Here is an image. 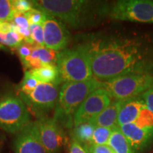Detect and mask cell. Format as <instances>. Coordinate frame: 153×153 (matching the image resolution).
<instances>
[{
    "instance_id": "28",
    "label": "cell",
    "mask_w": 153,
    "mask_h": 153,
    "mask_svg": "<svg viewBox=\"0 0 153 153\" xmlns=\"http://www.w3.org/2000/svg\"><path fill=\"white\" fill-rule=\"evenodd\" d=\"M85 150L88 153H115L108 145H91Z\"/></svg>"
},
{
    "instance_id": "14",
    "label": "cell",
    "mask_w": 153,
    "mask_h": 153,
    "mask_svg": "<svg viewBox=\"0 0 153 153\" xmlns=\"http://www.w3.org/2000/svg\"><path fill=\"white\" fill-rule=\"evenodd\" d=\"M123 103V101H112L109 106L91 120L89 123L95 127L108 128L111 130L118 128V114Z\"/></svg>"
},
{
    "instance_id": "9",
    "label": "cell",
    "mask_w": 153,
    "mask_h": 153,
    "mask_svg": "<svg viewBox=\"0 0 153 153\" xmlns=\"http://www.w3.org/2000/svg\"><path fill=\"white\" fill-rule=\"evenodd\" d=\"M112 102V97L103 87L94 91L83 101L74 115V127L89 122Z\"/></svg>"
},
{
    "instance_id": "29",
    "label": "cell",
    "mask_w": 153,
    "mask_h": 153,
    "mask_svg": "<svg viewBox=\"0 0 153 153\" xmlns=\"http://www.w3.org/2000/svg\"><path fill=\"white\" fill-rule=\"evenodd\" d=\"M33 45L31 44H28L27 43H22L18 47V53L19 56L21 57V60H24L26 57L30 56L32 53V50H33Z\"/></svg>"
},
{
    "instance_id": "11",
    "label": "cell",
    "mask_w": 153,
    "mask_h": 153,
    "mask_svg": "<svg viewBox=\"0 0 153 153\" xmlns=\"http://www.w3.org/2000/svg\"><path fill=\"white\" fill-rule=\"evenodd\" d=\"M42 26L45 47L56 52L66 49L71 36L65 25L58 19L47 15Z\"/></svg>"
},
{
    "instance_id": "22",
    "label": "cell",
    "mask_w": 153,
    "mask_h": 153,
    "mask_svg": "<svg viewBox=\"0 0 153 153\" xmlns=\"http://www.w3.org/2000/svg\"><path fill=\"white\" fill-rule=\"evenodd\" d=\"M133 123L143 128H153V113L148 108H143Z\"/></svg>"
},
{
    "instance_id": "3",
    "label": "cell",
    "mask_w": 153,
    "mask_h": 153,
    "mask_svg": "<svg viewBox=\"0 0 153 153\" xmlns=\"http://www.w3.org/2000/svg\"><path fill=\"white\" fill-rule=\"evenodd\" d=\"M101 87L102 82L94 77L83 82H65L60 89L53 119L61 126L72 128L74 115L79 107L88 96Z\"/></svg>"
},
{
    "instance_id": "31",
    "label": "cell",
    "mask_w": 153,
    "mask_h": 153,
    "mask_svg": "<svg viewBox=\"0 0 153 153\" xmlns=\"http://www.w3.org/2000/svg\"><path fill=\"white\" fill-rule=\"evenodd\" d=\"M12 23L15 26L19 28H29L30 27L29 23H28L27 19L24 14H16V13Z\"/></svg>"
},
{
    "instance_id": "26",
    "label": "cell",
    "mask_w": 153,
    "mask_h": 153,
    "mask_svg": "<svg viewBox=\"0 0 153 153\" xmlns=\"http://www.w3.org/2000/svg\"><path fill=\"white\" fill-rule=\"evenodd\" d=\"M30 38L34 45L45 46L44 45L43 29L42 25H30Z\"/></svg>"
},
{
    "instance_id": "20",
    "label": "cell",
    "mask_w": 153,
    "mask_h": 153,
    "mask_svg": "<svg viewBox=\"0 0 153 153\" xmlns=\"http://www.w3.org/2000/svg\"><path fill=\"white\" fill-rule=\"evenodd\" d=\"M111 132L112 130L108 128L96 127L93 133L91 145H108Z\"/></svg>"
},
{
    "instance_id": "12",
    "label": "cell",
    "mask_w": 153,
    "mask_h": 153,
    "mask_svg": "<svg viewBox=\"0 0 153 153\" xmlns=\"http://www.w3.org/2000/svg\"><path fill=\"white\" fill-rule=\"evenodd\" d=\"M14 149L15 153H48L41 143L36 122H30L17 133Z\"/></svg>"
},
{
    "instance_id": "17",
    "label": "cell",
    "mask_w": 153,
    "mask_h": 153,
    "mask_svg": "<svg viewBox=\"0 0 153 153\" xmlns=\"http://www.w3.org/2000/svg\"><path fill=\"white\" fill-rule=\"evenodd\" d=\"M95 126L89 122L74 126L72 138L75 139L86 149L91 145Z\"/></svg>"
},
{
    "instance_id": "10",
    "label": "cell",
    "mask_w": 153,
    "mask_h": 153,
    "mask_svg": "<svg viewBox=\"0 0 153 153\" xmlns=\"http://www.w3.org/2000/svg\"><path fill=\"white\" fill-rule=\"evenodd\" d=\"M35 122L42 144L48 153H57L65 145V133L53 118L41 117Z\"/></svg>"
},
{
    "instance_id": "33",
    "label": "cell",
    "mask_w": 153,
    "mask_h": 153,
    "mask_svg": "<svg viewBox=\"0 0 153 153\" xmlns=\"http://www.w3.org/2000/svg\"><path fill=\"white\" fill-rule=\"evenodd\" d=\"M2 21L0 20V28H1V24H2Z\"/></svg>"
},
{
    "instance_id": "2",
    "label": "cell",
    "mask_w": 153,
    "mask_h": 153,
    "mask_svg": "<svg viewBox=\"0 0 153 153\" xmlns=\"http://www.w3.org/2000/svg\"><path fill=\"white\" fill-rule=\"evenodd\" d=\"M33 8L43 11L68 24L78 28L97 24L109 14L107 3L86 0H35L30 1Z\"/></svg>"
},
{
    "instance_id": "32",
    "label": "cell",
    "mask_w": 153,
    "mask_h": 153,
    "mask_svg": "<svg viewBox=\"0 0 153 153\" xmlns=\"http://www.w3.org/2000/svg\"><path fill=\"white\" fill-rule=\"evenodd\" d=\"M70 153H88L82 145L75 139L72 138L70 146Z\"/></svg>"
},
{
    "instance_id": "18",
    "label": "cell",
    "mask_w": 153,
    "mask_h": 153,
    "mask_svg": "<svg viewBox=\"0 0 153 153\" xmlns=\"http://www.w3.org/2000/svg\"><path fill=\"white\" fill-rule=\"evenodd\" d=\"M108 145L115 153H133L127 139L118 127L112 130Z\"/></svg>"
},
{
    "instance_id": "25",
    "label": "cell",
    "mask_w": 153,
    "mask_h": 153,
    "mask_svg": "<svg viewBox=\"0 0 153 153\" xmlns=\"http://www.w3.org/2000/svg\"><path fill=\"white\" fill-rule=\"evenodd\" d=\"M40 82L36 79L33 76L29 74V72L26 71L25 72L24 77L22 80V85L19 89V92L21 93H28L32 91L36 88Z\"/></svg>"
},
{
    "instance_id": "23",
    "label": "cell",
    "mask_w": 153,
    "mask_h": 153,
    "mask_svg": "<svg viewBox=\"0 0 153 153\" xmlns=\"http://www.w3.org/2000/svg\"><path fill=\"white\" fill-rule=\"evenodd\" d=\"M24 38L19 33L11 31L9 33H0V43L10 47L18 48L23 43Z\"/></svg>"
},
{
    "instance_id": "30",
    "label": "cell",
    "mask_w": 153,
    "mask_h": 153,
    "mask_svg": "<svg viewBox=\"0 0 153 153\" xmlns=\"http://www.w3.org/2000/svg\"><path fill=\"white\" fill-rule=\"evenodd\" d=\"M147 108L153 113V86L140 95Z\"/></svg>"
},
{
    "instance_id": "5",
    "label": "cell",
    "mask_w": 153,
    "mask_h": 153,
    "mask_svg": "<svg viewBox=\"0 0 153 153\" xmlns=\"http://www.w3.org/2000/svg\"><path fill=\"white\" fill-rule=\"evenodd\" d=\"M153 86V74H131L102 82V87L116 101L138 97Z\"/></svg>"
},
{
    "instance_id": "4",
    "label": "cell",
    "mask_w": 153,
    "mask_h": 153,
    "mask_svg": "<svg viewBox=\"0 0 153 153\" xmlns=\"http://www.w3.org/2000/svg\"><path fill=\"white\" fill-rule=\"evenodd\" d=\"M56 66L61 82H83L93 78L89 52L85 43L59 52Z\"/></svg>"
},
{
    "instance_id": "21",
    "label": "cell",
    "mask_w": 153,
    "mask_h": 153,
    "mask_svg": "<svg viewBox=\"0 0 153 153\" xmlns=\"http://www.w3.org/2000/svg\"><path fill=\"white\" fill-rule=\"evenodd\" d=\"M15 12L10 0H0V20L2 22H12L14 18Z\"/></svg>"
},
{
    "instance_id": "15",
    "label": "cell",
    "mask_w": 153,
    "mask_h": 153,
    "mask_svg": "<svg viewBox=\"0 0 153 153\" xmlns=\"http://www.w3.org/2000/svg\"><path fill=\"white\" fill-rule=\"evenodd\" d=\"M147 108L140 95L135 98L123 101L118 117V126L133 123L143 108Z\"/></svg>"
},
{
    "instance_id": "13",
    "label": "cell",
    "mask_w": 153,
    "mask_h": 153,
    "mask_svg": "<svg viewBox=\"0 0 153 153\" xmlns=\"http://www.w3.org/2000/svg\"><path fill=\"white\" fill-rule=\"evenodd\" d=\"M118 128L127 139L133 153L144 150L153 143V128H143L133 123L120 126Z\"/></svg>"
},
{
    "instance_id": "16",
    "label": "cell",
    "mask_w": 153,
    "mask_h": 153,
    "mask_svg": "<svg viewBox=\"0 0 153 153\" xmlns=\"http://www.w3.org/2000/svg\"><path fill=\"white\" fill-rule=\"evenodd\" d=\"M28 72L40 83L58 85L61 82L56 65H45L39 68L30 70Z\"/></svg>"
},
{
    "instance_id": "19",
    "label": "cell",
    "mask_w": 153,
    "mask_h": 153,
    "mask_svg": "<svg viewBox=\"0 0 153 153\" xmlns=\"http://www.w3.org/2000/svg\"><path fill=\"white\" fill-rule=\"evenodd\" d=\"M59 52L47 48L45 46L33 45L30 56L38 59L43 65V66L56 65L57 57Z\"/></svg>"
},
{
    "instance_id": "7",
    "label": "cell",
    "mask_w": 153,
    "mask_h": 153,
    "mask_svg": "<svg viewBox=\"0 0 153 153\" xmlns=\"http://www.w3.org/2000/svg\"><path fill=\"white\" fill-rule=\"evenodd\" d=\"M114 20L153 24V0H120L111 6Z\"/></svg>"
},
{
    "instance_id": "27",
    "label": "cell",
    "mask_w": 153,
    "mask_h": 153,
    "mask_svg": "<svg viewBox=\"0 0 153 153\" xmlns=\"http://www.w3.org/2000/svg\"><path fill=\"white\" fill-rule=\"evenodd\" d=\"M12 5L16 14H24L33 9L30 1L27 0H14Z\"/></svg>"
},
{
    "instance_id": "1",
    "label": "cell",
    "mask_w": 153,
    "mask_h": 153,
    "mask_svg": "<svg viewBox=\"0 0 153 153\" xmlns=\"http://www.w3.org/2000/svg\"><path fill=\"white\" fill-rule=\"evenodd\" d=\"M85 44L93 77L99 82L131 74H153V47L142 38L107 34Z\"/></svg>"
},
{
    "instance_id": "24",
    "label": "cell",
    "mask_w": 153,
    "mask_h": 153,
    "mask_svg": "<svg viewBox=\"0 0 153 153\" xmlns=\"http://www.w3.org/2000/svg\"><path fill=\"white\" fill-rule=\"evenodd\" d=\"M24 15L27 19L30 26V25H42L47 17V15L44 14L43 11L34 8L26 12Z\"/></svg>"
},
{
    "instance_id": "8",
    "label": "cell",
    "mask_w": 153,
    "mask_h": 153,
    "mask_svg": "<svg viewBox=\"0 0 153 153\" xmlns=\"http://www.w3.org/2000/svg\"><path fill=\"white\" fill-rule=\"evenodd\" d=\"M59 93L58 85L39 83L32 91L19 92V96L32 112L40 116L55 108Z\"/></svg>"
},
{
    "instance_id": "6",
    "label": "cell",
    "mask_w": 153,
    "mask_h": 153,
    "mask_svg": "<svg viewBox=\"0 0 153 153\" xmlns=\"http://www.w3.org/2000/svg\"><path fill=\"white\" fill-rule=\"evenodd\" d=\"M30 123L26 105L11 94L0 97V128L10 133H18Z\"/></svg>"
}]
</instances>
